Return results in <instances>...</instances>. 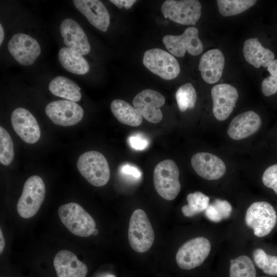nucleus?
Instances as JSON below:
<instances>
[{
	"mask_svg": "<svg viewBox=\"0 0 277 277\" xmlns=\"http://www.w3.org/2000/svg\"><path fill=\"white\" fill-rule=\"evenodd\" d=\"M201 9L197 0H167L161 7L165 18L184 25H195L200 18Z\"/></svg>",
	"mask_w": 277,
	"mask_h": 277,
	"instance_id": "nucleus-8",
	"label": "nucleus"
},
{
	"mask_svg": "<svg viewBox=\"0 0 277 277\" xmlns=\"http://www.w3.org/2000/svg\"><path fill=\"white\" fill-rule=\"evenodd\" d=\"M162 41L170 53L179 57L184 56L186 51L192 55H197L203 49L198 30L194 27L187 28L181 35H165Z\"/></svg>",
	"mask_w": 277,
	"mask_h": 277,
	"instance_id": "nucleus-10",
	"label": "nucleus"
},
{
	"mask_svg": "<svg viewBox=\"0 0 277 277\" xmlns=\"http://www.w3.org/2000/svg\"><path fill=\"white\" fill-rule=\"evenodd\" d=\"M262 124L260 115L253 111L249 110L238 115L232 120L227 129V134L234 140H241L257 132L262 127Z\"/></svg>",
	"mask_w": 277,
	"mask_h": 277,
	"instance_id": "nucleus-17",
	"label": "nucleus"
},
{
	"mask_svg": "<svg viewBox=\"0 0 277 277\" xmlns=\"http://www.w3.org/2000/svg\"><path fill=\"white\" fill-rule=\"evenodd\" d=\"M225 65L223 52L218 49L206 52L201 57L199 69L201 76L206 83L213 84L221 78Z\"/></svg>",
	"mask_w": 277,
	"mask_h": 277,
	"instance_id": "nucleus-20",
	"label": "nucleus"
},
{
	"mask_svg": "<svg viewBox=\"0 0 277 277\" xmlns=\"http://www.w3.org/2000/svg\"><path fill=\"white\" fill-rule=\"evenodd\" d=\"M180 171L172 160L167 159L158 163L153 171V183L157 193L163 199L171 201L181 190Z\"/></svg>",
	"mask_w": 277,
	"mask_h": 277,
	"instance_id": "nucleus-2",
	"label": "nucleus"
},
{
	"mask_svg": "<svg viewBox=\"0 0 277 277\" xmlns=\"http://www.w3.org/2000/svg\"><path fill=\"white\" fill-rule=\"evenodd\" d=\"M210 250V242L206 238L192 239L179 249L175 257L176 263L182 269H193L204 262Z\"/></svg>",
	"mask_w": 277,
	"mask_h": 277,
	"instance_id": "nucleus-9",
	"label": "nucleus"
},
{
	"mask_svg": "<svg viewBox=\"0 0 277 277\" xmlns=\"http://www.w3.org/2000/svg\"><path fill=\"white\" fill-rule=\"evenodd\" d=\"M245 223L258 237L268 235L273 229L277 221L276 211L273 207L265 201L252 203L247 209Z\"/></svg>",
	"mask_w": 277,
	"mask_h": 277,
	"instance_id": "nucleus-6",
	"label": "nucleus"
},
{
	"mask_svg": "<svg viewBox=\"0 0 277 277\" xmlns=\"http://www.w3.org/2000/svg\"><path fill=\"white\" fill-rule=\"evenodd\" d=\"M80 173L91 185L96 187L105 185L110 176L108 163L103 154L91 150L81 154L77 161Z\"/></svg>",
	"mask_w": 277,
	"mask_h": 277,
	"instance_id": "nucleus-1",
	"label": "nucleus"
},
{
	"mask_svg": "<svg viewBox=\"0 0 277 277\" xmlns=\"http://www.w3.org/2000/svg\"><path fill=\"white\" fill-rule=\"evenodd\" d=\"M97 277H116V276L109 272H104L100 274Z\"/></svg>",
	"mask_w": 277,
	"mask_h": 277,
	"instance_id": "nucleus-40",
	"label": "nucleus"
},
{
	"mask_svg": "<svg viewBox=\"0 0 277 277\" xmlns=\"http://www.w3.org/2000/svg\"><path fill=\"white\" fill-rule=\"evenodd\" d=\"M7 47L14 59L24 66L33 64L41 52L40 46L35 39L21 33L13 35Z\"/></svg>",
	"mask_w": 277,
	"mask_h": 277,
	"instance_id": "nucleus-14",
	"label": "nucleus"
},
{
	"mask_svg": "<svg viewBox=\"0 0 277 277\" xmlns=\"http://www.w3.org/2000/svg\"><path fill=\"white\" fill-rule=\"evenodd\" d=\"M191 166L195 172L207 180H216L224 175L226 167L221 159L206 152L194 154L191 159Z\"/></svg>",
	"mask_w": 277,
	"mask_h": 277,
	"instance_id": "nucleus-15",
	"label": "nucleus"
},
{
	"mask_svg": "<svg viewBox=\"0 0 277 277\" xmlns=\"http://www.w3.org/2000/svg\"><path fill=\"white\" fill-rule=\"evenodd\" d=\"M267 68L270 75L263 80L261 90L265 96L270 97L277 93V59L272 62Z\"/></svg>",
	"mask_w": 277,
	"mask_h": 277,
	"instance_id": "nucleus-33",
	"label": "nucleus"
},
{
	"mask_svg": "<svg viewBox=\"0 0 277 277\" xmlns=\"http://www.w3.org/2000/svg\"><path fill=\"white\" fill-rule=\"evenodd\" d=\"M60 31L64 44L72 50L82 55L90 51L87 36L80 25L71 18L64 19L60 25Z\"/></svg>",
	"mask_w": 277,
	"mask_h": 277,
	"instance_id": "nucleus-18",
	"label": "nucleus"
},
{
	"mask_svg": "<svg viewBox=\"0 0 277 277\" xmlns=\"http://www.w3.org/2000/svg\"><path fill=\"white\" fill-rule=\"evenodd\" d=\"M165 102L164 96L160 92L146 89L135 95L133 105L142 117L152 123H158L162 120L163 114L160 108Z\"/></svg>",
	"mask_w": 277,
	"mask_h": 277,
	"instance_id": "nucleus-13",
	"label": "nucleus"
},
{
	"mask_svg": "<svg viewBox=\"0 0 277 277\" xmlns=\"http://www.w3.org/2000/svg\"><path fill=\"white\" fill-rule=\"evenodd\" d=\"M98 230L96 229H95V230H94L92 234L94 235H96L98 234Z\"/></svg>",
	"mask_w": 277,
	"mask_h": 277,
	"instance_id": "nucleus-41",
	"label": "nucleus"
},
{
	"mask_svg": "<svg viewBox=\"0 0 277 277\" xmlns=\"http://www.w3.org/2000/svg\"><path fill=\"white\" fill-rule=\"evenodd\" d=\"M211 95L214 116L220 121L226 120L236 106L239 97L238 90L230 84H220L212 88Z\"/></svg>",
	"mask_w": 277,
	"mask_h": 277,
	"instance_id": "nucleus-11",
	"label": "nucleus"
},
{
	"mask_svg": "<svg viewBox=\"0 0 277 277\" xmlns=\"http://www.w3.org/2000/svg\"><path fill=\"white\" fill-rule=\"evenodd\" d=\"M232 210V206L228 201L216 199L208 205L205 211V215L210 221L218 223L229 217Z\"/></svg>",
	"mask_w": 277,
	"mask_h": 277,
	"instance_id": "nucleus-29",
	"label": "nucleus"
},
{
	"mask_svg": "<svg viewBox=\"0 0 277 277\" xmlns=\"http://www.w3.org/2000/svg\"><path fill=\"white\" fill-rule=\"evenodd\" d=\"M14 146L12 140L3 127H0V162L6 166L10 165L14 159Z\"/></svg>",
	"mask_w": 277,
	"mask_h": 277,
	"instance_id": "nucleus-32",
	"label": "nucleus"
},
{
	"mask_svg": "<svg viewBox=\"0 0 277 277\" xmlns=\"http://www.w3.org/2000/svg\"><path fill=\"white\" fill-rule=\"evenodd\" d=\"M4 38V31L2 25H0V45H1Z\"/></svg>",
	"mask_w": 277,
	"mask_h": 277,
	"instance_id": "nucleus-39",
	"label": "nucleus"
},
{
	"mask_svg": "<svg viewBox=\"0 0 277 277\" xmlns=\"http://www.w3.org/2000/svg\"><path fill=\"white\" fill-rule=\"evenodd\" d=\"M5 247V240L2 229H0V253L2 254Z\"/></svg>",
	"mask_w": 277,
	"mask_h": 277,
	"instance_id": "nucleus-38",
	"label": "nucleus"
},
{
	"mask_svg": "<svg viewBox=\"0 0 277 277\" xmlns=\"http://www.w3.org/2000/svg\"><path fill=\"white\" fill-rule=\"evenodd\" d=\"M53 265L57 277H86L88 272L87 266L68 250L56 253Z\"/></svg>",
	"mask_w": 277,
	"mask_h": 277,
	"instance_id": "nucleus-21",
	"label": "nucleus"
},
{
	"mask_svg": "<svg viewBox=\"0 0 277 277\" xmlns=\"http://www.w3.org/2000/svg\"><path fill=\"white\" fill-rule=\"evenodd\" d=\"M254 0H217V8L224 16H231L241 13L254 6Z\"/></svg>",
	"mask_w": 277,
	"mask_h": 277,
	"instance_id": "nucleus-27",
	"label": "nucleus"
},
{
	"mask_svg": "<svg viewBox=\"0 0 277 277\" xmlns=\"http://www.w3.org/2000/svg\"><path fill=\"white\" fill-rule=\"evenodd\" d=\"M121 172L125 175L135 180L140 179L142 175V172L137 167L129 164L123 165L121 168Z\"/></svg>",
	"mask_w": 277,
	"mask_h": 277,
	"instance_id": "nucleus-36",
	"label": "nucleus"
},
{
	"mask_svg": "<svg viewBox=\"0 0 277 277\" xmlns=\"http://www.w3.org/2000/svg\"><path fill=\"white\" fill-rule=\"evenodd\" d=\"M175 98L179 109L182 112L194 107L196 101V93L191 83L181 86L175 93Z\"/></svg>",
	"mask_w": 277,
	"mask_h": 277,
	"instance_id": "nucleus-30",
	"label": "nucleus"
},
{
	"mask_svg": "<svg viewBox=\"0 0 277 277\" xmlns=\"http://www.w3.org/2000/svg\"><path fill=\"white\" fill-rule=\"evenodd\" d=\"M129 143L130 146L136 150H143L149 144L148 140L140 134L131 135L129 138Z\"/></svg>",
	"mask_w": 277,
	"mask_h": 277,
	"instance_id": "nucleus-35",
	"label": "nucleus"
},
{
	"mask_svg": "<svg viewBox=\"0 0 277 277\" xmlns=\"http://www.w3.org/2000/svg\"><path fill=\"white\" fill-rule=\"evenodd\" d=\"M143 63L151 72L165 80L176 78L180 72L177 60L169 53L159 48L148 50L144 53Z\"/></svg>",
	"mask_w": 277,
	"mask_h": 277,
	"instance_id": "nucleus-7",
	"label": "nucleus"
},
{
	"mask_svg": "<svg viewBox=\"0 0 277 277\" xmlns=\"http://www.w3.org/2000/svg\"><path fill=\"white\" fill-rule=\"evenodd\" d=\"M246 61L255 68H267L275 60V54L270 49L264 47L257 38L246 39L243 49Z\"/></svg>",
	"mask_w": 277,
	"mask_h": 277,
	"instance_id": "nucleus-22",
	"label": "nucleus"
},
{
	"mask_svg": "<svg viewBox=\"0 0 277 277\" xmlns=\"http://www.w3.org/2000/svg\"><path fill=\"white\" fill-rule=\"evenodd\" d=\"M253 258L255 265L268 275H277V256L266 253L261 248L253 252Z\"/></svg>",
	"mask_w": 277,
	"mask_h": 277,
	"instance_id": "nucleus-31",
	"label": "nucleus"
},
{
	"mask_svg": "<svg viewBox=\"0 0 277 277\" xmlns=\"http://www.w3.org/2000/svg\"><path fill=\"white\" fill-rule=\"evenodd\" d=\"M110 2L117 8L121 9L124 7L126 9H130L136 2L134 0H110Z\"/></svg>",
	"mask_w": 277,
	"mask_h": 277,
	"instance_id": "nucleus-37",
	"label": "nucleus"
},
{
	"mask_svg": "<svg viewBox=\"0 0 277 277\" xmlns=\"http://www.w3.org/2000/svg\"><path fill=\"white\" fill-rule=\"evenodd\" d=\"M46 193L44 182L38 175H32L25 182L17 204L18 214L24 219L33 216L43 203Z\"/></svg>",
	"mask_w": 277,
	"mask_h": 277,
	"instance_id": "nucleus-5",
	"label": "nucleus"
},
{
	"mask_svg": "<svg viewBox=\"0 0 277 277\" xmlns=\"http://www.w3.org/2000/svg\"><path fill=\"white\" fill-rule=\"evenodd\" d=\"M73 4L94 27L106 32L110 24V15L106 7L98 0H74Z\"/></svg>",
	"mask_w": 277,
	"mask_h": 277,
	"instance_id": "nucleus-19",
	"label": "nucleus"
},
{
	"mask_svg": "<svg viewBox=\"0 0 277 277\" xmlns=\"http://www.w3.org/2000/svg\"><path fill=\"white\" fill-rule=\"evenodd\" d=\"M187 200L188 204L182 206L181 209L186 217H192L205 211L209 205V197L200 191L188 194Z\"/></svg>",
	"mask_w": 277,
	"mask_h": 277,
	"instance_id": "nucleus-26",
	"label": "nucleus"
},
{
	"mask_svg": "<svg viewBox=\"0 0 277 277\" xmlns=\"http://www.w3.org/2000/svg\"><path fill=\"white\" fill-rule=\"evenodd\" d=\"M49 91L55 96L72 102L79 101L81 98L80 88L72 80L62 76H58L50 83Z\"/></svg>",
	"mask_w": 277,
	"mask_h": 277,
	"instance_id": "nucleus-23",
	"label": "nucleus"
},
{
	"mask_svg": "<svg viewBox=\"0 0 277 277\" xmlns=\"http://www.w3.org/2000/svg\"><path fill=\"white\" fill-rule=\"evenodd\" d=\"M229 277H256V270L252 260L246 255L231 259Z\"/></svg>",
	"mask_w": 277,
	"mask_h": 277,
	"instance_id": "nucleus-28",
	"label": "nucleus"
},
{
	"mask_svg": "<svg viewBox=\"0 0 277 277\" xmlns=\"http://www.w3.org/2000/svg\"><path fill=\"white\" fill-rule=\"evenodd\" d=\"M110 109L113 115L121 123L136 127L142 123V116L127 102L120 99L112 101Z\"/></svg>",
	"mask_w": 277,
	"mask_h": 277,
	"instance_id": "nucleus-24",
	"label": "nucleus"
},
{
	"mask_svg": "<svg viewBox=\"0 0 277 277\" xmlns=\"http://www.w3.org/2000/svg\"><path fill=\"white\" fill-rule=\"evenodd\" d=\"M58 213L63 224L74 235L87 237L95 229V222L92 217L77 203H69L62 205Z\"/></svg>",
	"mask_w": 277,
	"mask_h": 277,
	"instance_id": "nucleus-3",
	"label": "nucleus"
},
{
	"mask_svg": "<svg viewBox=\"0 0 277 277\" xmlns=\"http://www.w3.org/2000/svg\"><path fill=\"white\" fill-rule=\"evenodd\" d=\"M262 181L264 185L277 195V162L268 165L264 170Z\"/></svg>",
	"mask_w": 277,
	"mask_h": 277,
	"instance_id": "nucleus-34",
	"label": "nucleus"
},
{
	"mask_svg": "<svg viewBox=\"0 0 277 277\" xmlns=\"http://www.w3.org/2000/svg\"><path fill=\"white\" fill-rule=\"evenodd\" d=\"M262 277H267V276H262Z\"/></svg>",
	"mask_w": 277,
	"mask_h": 277,
	"instance_id": "nucleus-43",
	"label": "nucleus"
},
{
	"mask_svg": "<svg viewBox=\"0 0 277 277\" xmlns=\"http://www.w3.org/2000/svg\"><path fill=\"white\" fill-rule=\"evenodd\" d=\"M11 121L16 133L26 143L34 144L41 136L38 124L28 110L23 108L15 109L12 113Z\"/></svg>",
	"mask_w": 277,
	"mask_h": 277,
	"instance_id": "nucleus-16",
	"label": "nucleus"
},
{
	"mask_svg": "<svg viewBox=\"0 0 277 277\" xmlns=\"http://www.w3.org/2000/svg\"><path fill=\"white\" fill-rule=\"evenodd\" d=\"M58 58L62 66L70 72L83 75L89 71V65L83 55L68 47L60 50Z\"/></svg>",
	"mask_w": 277,
	"mask_h": 277,
	"instance_id": "nucleus-25",
	"label": "nucleus"
},
{
	"mask_svg": "<svg viewBox=\"0 0 277 277\" xmlns=\"http://www.w3.org/2000/svg\"><path fill=\"white\" fill-rule=\"evenodd\" d=\"M128 237L131 247L137 252H145L151 247L154 233L147 214L143 210L137 209L132 213Z\"/></svg>",
	"mask_w": 277,
	"mask_h": 277,
	"instance_id": "nucleus-4",
	"label": "nucleus"
},
{
	"mask_svg": "<svg viewBox=\"0 0 277 277\" xmlns=\"http://www.w3.org/2000/svg\"><path fill=\"white\" fill-rule=\"evenodd\" d=\"M276 137H277V132H276ZM276 139H277V138H276Z\"/></svg>",
	"mask_w": 277,
	"mask_h": 277,
	"instance_id": "nucleus-42",
	"label": "nucleus"
},
{
	"mask_svg": "<svg viewBox=\"0 0 277 277\" xmlns=\"http://www.w3.org/2000/svg\"><path fill=\"white\" fill-rule=\"evenodd\" d=\"M45 112L48 117L55 124L70 126L79 123L83 118V108L74 102L58 100L49 103Z\"/></svg>",
	"mask_w": 277,
	"mask_h": 277,
	"instance_id": "nucleus-12",
	"label": "nucleus"
}]
</instances>
